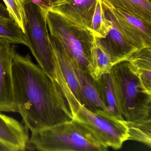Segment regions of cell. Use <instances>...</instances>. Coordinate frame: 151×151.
Wrapping results in <instances>:
<instances>
[{"instance_id":"cell-3","label":"cell","mask_w":151,"mask_h":151,"mask_svg":"<svg viewBox=\"0 0 151 151\" xmlns=\"http://www.w3.org/2000/svg\"><path fill=\"white\" fill-rule=\"evenodd\" d=\"M110 74L124 120L132 122L151 116V93L145 90L131 65L120 62L113 65Z\"/></svg>"},{"instance_id":"cell-10","label":"cell","mask_w":151,"mask_h":151,"mask_svg":"<svg viewBox=\"0 0 151 151\" xmlns=\"http://www.w3.org/2000/svg\"><path fill=\"white\" fill-rule=\"evenodd\" d=\"M29 139L24 124L0 112V151H25Z\"/></svg>"},{"instance_id":"cell-9","label":"cell","mask_w":151,"mask_h":151,"mask_svg":"<svg viewBox=\"0 0 151 151\" xmlns=\"http://www.w3.org/2000/svg\"><path fill=\"white\" fill-rule=\"evenodd\" d=\"M14 44L0 37V112L17 113L13 83Z\"/></svg>"},{"instance_id":"cell-17","label":"cell","mask_w":151,"mask_h":151,"mask_svg":"<svg viewBox=\"0 0 151 151\" xmlns=\"http://www.w3.org/2000/svg\"><path fill=\"white\" fill-rule=\"evenodd\" d=\"M110 6L151 24L149 0H105Z\"/></svg>"},{"instance_id":"cell-19","label":"cell","mask_w":151,"mask_h":151,"mask_svg":"<svg viewBox=\"0 0 151 151\" xmlns=\"http://www.w3.org/2000/svg\"><path fill=\"white\" fill-rule=\"evenodd\" d=\"M0 37L8 40L12 44L29 47L26 33L23 32L11 17L0 18Z\"/></svg>"},{"instance_id":"cell-5","label":"cell","mask_w":151,"mask_h":151,"mask_svg":"<svg viewBox=\"0 0 151 151\" xmlns=\"http://www.w3.org/2000/svg\"><path fill=\"white\" fill-rule=\"evenodd\" d=\"M25 9L26 34L29 44V49L38 65L55 80V60L47 23V14L31 3L25 4Z\"/></svg>"},{"instance_id":"cell-21","label":"cell","mask_w":151,"mask_h":151,"mask_svg":"<svg viewBox=\"0 0 151 151\" xmlns=\"http://www.w3.org/2000/svg\"><path fill=\"white\" fill-rule=\"evenodd\" d=\"M9 16L24 33L27 24L25 4L22 0H3Z\"/></svg>"},{"instance_id":"cell-2","label":"cell","mask_w":151,"mask_h":151,"mask_svg":"<svg viewBox=\"0 0 151 151\" xmlns=\"http://www.w3.org/2000/svg\"><path fill=\"white\" fill-rule=\"evenodd\" d=\"M28 149L40 151H104L96 136L77 119L31 132Z\"/></svg>"},{"instance_id":"cell-11","label":"cell","mask_w":151,"mask_h":151,"mask_svg":"<svg viewBox=\"0 0 151 151\" xmlns=\"http://www.w3.org/2000/svg\"><path fill=\"white\" fill-rule=\"evenodd\" d=\"M103 7L105 15L110 23V29L106 37L95 39L108 54L113 65H114L126 60L131 54L137 49L126 40L116 26L110 11L104 6Z\"/></svg>"},{"instance_id":"cell-1","label":"cell","mask_w":151,"mask_h":151,"mask_svg":"<svg viewBox=\"0 0 151 151\" xmlns=\"http://www.w3.org/2000/svg\"><path fill=\"white\" fill-rule=\"evenodd\" d=\"M13 83L17 113L31 132L73 119L59 85L29 54L24 56L14 52Z\"/></svg>"},{"instance_id":"cell-7","label":"cell","mask_w":151,"mask_h":151,"mask_svg":"<svg viewBox=\"0 0 151 151\" xmlns=\"http://www.w3.org/2000/svg\"><path fill=\"white\" fill-rule=\"evenodd\" d=\"M55 63V81L59 85L71 114L80 104V90L74 63L60 43L50 36Z\"/></svg>"},{"instance_id":"cell-23","label":"cell","mask_w":151,"mask_h":151,"mask_svg":"<svg viewBox=\"0 0 151 151\" xmlns=\"http://www.w3.org/2000/svg\"><path fill=\"white\" fill-rule=\"evenodd\" d=\"M149 1H151V0H149Z\"/></svg>"},{"instance_id":"cell-13","label":"cell","mask_w":151,"mask_h":151,"mask_svg":"<svg viewBox=\"0 0 151 151\" xmlns=\"http://www.w3.org/2000/svg\"><path fill=\"white\" fill-rule=\"evenodd\" d=\"M74 68L80 88V105L96 114L108 112L99 96L94 79L88 72L79 68L74 63Z\"/></svg>"},{"instance_id":"cell-8","label":"cell","mask_w":151,"mask_h":151,"mask_svg":"<svg viewBox=\"0 0 151 151\" xmlns=\"http://www.w3.org/2000/svg\"><path fill=\"white\" fill-rule=\"evenodd\" d=\"M102 5L108 9L121 33L137 49L151 47V24L110 6L105 0Z\"/></svg>"},{"instance_id":"cell-16","label":"cell","mask_w":151,"mask_h":151,"mask_svg":"<svg viewBox=\"0 0 151 151\" xmlns=\"http://www.w3.org/2000/svg\"><path fill=\"white\" fill-rule=\"evenodd\" d=\"M113 65L110 56L95 39L91 49L88 73L93 79L97 80L110 73Z\"/></svg>"},{"instance_id":"cell-14","label":"cell","mask_w":151,"mask_h":151,"mask_svg":"<svg viewBox=\"0 0 151 151\" xmlns=\"http://www.w3.org/2000/svg\"><path fill=\"white\" fill-rule=\"evenodd\" d=\"M94 82L100 98L107 112L118 120L124 121L110 73L103 75L97 80L94 79Z\"/></svg>"},{"instance_id":"cell-22","label":"cell","mask_w":151,"mask_h":151,"mask_svg":"<svg viewBox=\"0 0 151 151\" xmlns=\"http://www.w3.org/2000/svg\"><path fill=\"white\" fill-rule=\"evenodd\" d=\"M24 4L31 3L40 8L45 13L52 10L60 0H22Z\"/></svg>"},{"instance_id":"cell-6","label":"cell","mask_w":151,"mask_h":151,"mask_svg":"<svg viewBox=\"0 0 151 151\" xmlns=\"http://www.w3.org/2000/svg\"><path fill=\"white\" fill-rule=\"evenodd\" d=\"M72 116L86 126L108 148L120 149L124 142L128 140L125 121L118 120L108 112L96 114L79 104Z\"/></svg>"},{"instance_id":"cell-12","label":"cell","mask_w":151,"mask_h":151,"mask_svg":"<svg viewBox=\"0 0 151 151\" xmlns=\"http://www.w3.org/2000/svg\"><path fill=\"white\" fill-rule=\"evenodd\" d=\"M97 1V0H60L52 10L91 30Z\"/></svg>"},{"instance_id":"cell-4","label":"cell","mask_w":151,"mask_h":151,"mask_svg":"<svg viewBox=\"0 0 151 151\" xmlns=\"http://www.w3.org/2000/svg\"><path fill=\"white\" fill-rule=\"evenodd\" d=\"M49 35L55 38L78 68L88 72L91 49L95 37L90 30L50 10L46 15Z\"/></svg>"},{"instance_id":"cell-15","label":"cell","mask_w":151,"mask_h":151,"mask_svg":"<svg viewBox=\"0 0 151 151\" xmlns=\"http://www.w3.org/2000/svg\"><path fill=\"white\" fill-rule=\"evenodd\" d=\"M125 61L132 66L145 90L151 93V47L136 50Z\"/></svg>"},{"instance_id":"cell-18","label":"cell","mask_w":151,"mask_h":151,"mask_svg":"<svg viewBox=\"0 0 151 151\" xmlns=\"http://www.w3.org/2000/svg\"><path fill=\"white\" fill-rule=\"evenodd\" d=\"M128 140H135L151 147V117L132 122H126Z\"/></svg>"},{"instance_id":"cell-20","label":"cell","mask_w":151,"mask_h":151,"mask_svg":"<svg viewBox=\"0 0 151 151\" xmlns=\"http://www.w3.org/2000/svg\"><path fill=\"white\" fill-rule=\"evenodd\" d=\"M110 27V23L105 15L101 0H97L96 9L91 25V32L95 38H104L106 36Z\"/></svg>"}]
</instances>
